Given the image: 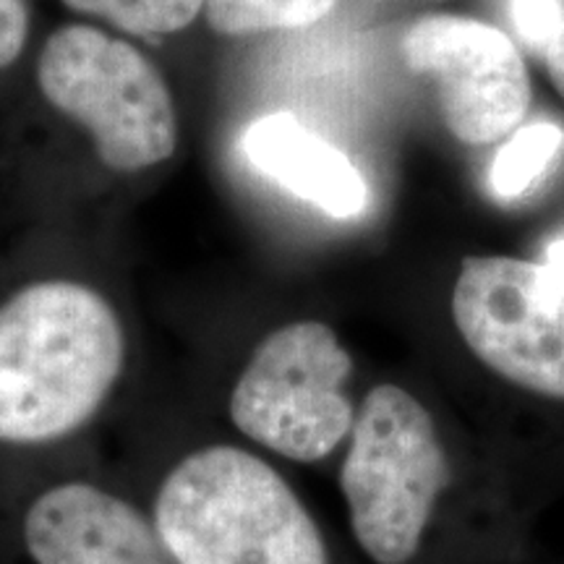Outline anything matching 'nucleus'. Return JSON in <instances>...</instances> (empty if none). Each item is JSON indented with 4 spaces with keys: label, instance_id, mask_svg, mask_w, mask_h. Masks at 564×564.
Returning <instances> with one entry per match:
<instances>
[{
    "label": "nucleus",
    "instance_id": "nucleus-1",
    "mask_svg": "<svg viewBox=\"0 0 564 564\" xmlns=\"http://www.w3.org/2000/svg\"><path fill=\"white\" fill-rule=\"evenodd\" d=\"M333 468L361 564L528 562L523 486L442 394L373 379Z\"/></svg>",
    "mask_w": 564,
    "mask_h": 564
},
{
    "label": "nucleus",
    "instance_id": "nucleus-2",
    "mask_svg": "<svg viewBox=\"0 0 564 564\" xmlns=\"http://www.w3.org/2000/svg\"><path fill=\"white\" fill-rule=\"evenodd\" d=\"M131 335L102 288L51 274L0 301V476L82 453L129 400Z\"/></svg>",
    "mask_w": 564,
    "mask_h": 564
},
{
    "label": "nucleus",
    "instance_id": "nucleus-3",
    "mask_svg": "<svg viewBox=\"0 0 564 564\" xmlns=\"http://www.w3.org/2000/svg\"><path fill=\"white\" fill-rule=\"evenodd\" d=\"M288 470L209 421L158 436L129 478L173 564H352Z\"/></svg>",
    "mask_w": 564,
    "mask_h": 564
},
{
    "label": "nucleus",
    "instance_id": "nucleus-4",
    "mask_svg": "<svg viewBox=\"0 0 564 564\" xmlns=\"http://www.w3.org/2000/svg\"><path fill=\"white\" fill-rule=\"evenodd\" d=\"M449 319L489 384L470 400L474 432L512 474L523 440L564 442V272L541 259L468 253L449 291Z\"/></svg>",
    "mask_w": 564,
    "mask_h": 564
},
{
    "label": "nucleus",
    "instance_id": "nucleus-5",
    "mask_svg": "<svg viewBox=\"0 0 564 564\" xmlns=\"http://www.w3.org/2000/svg\"><path fill=\"white\" fill-rule=\"evenodd\" d=\"M356 356L329 322L267 329L212 394V421L285 468H327L356 426Z\"/></svg>",
    "mask_w": 564,
    "mask_h": 564
},
{
    "label": "nucleus",
    "instance_id": "nucleus-6",
    "mask_svg": "<svg viewBox=\"0 0 564 564\" xmlns=\"http://www.w3.org/2000/svg\"><path fill=\"white\" fill-rule=\"evenodd\" d=\"M6 564H173L144 499L70 453L0 476Z\"/></svg>",
    "mask_w": 564,
    "mask_h": 564
},
{
    "label": "nucleus",
    "instance_id": "nucleus-7",
    "mask_svg": "<svg viewBox=\"0 0 564 564\" xmlns=\"http://www.w3.org/2000/svg\"><path fill=\"white\" fill-rule=\"evenodd\" d=\"M37 82L55 110L91 133L110 171L131 175L173 158L178 116L171 87L131 42L89 24L61 26L42 47Z\"/></svg>",
    "mask_w": 564,
    "mask_h": 564
},
{
    "label": "nucleus",
    "instance_id": "nucleus-8",
    "mask_svg": "<svg viewBox=\"0 0 564 564\" xmlns=\"http://www.w3.org/2000/svg\"><path fill=\"white\" fill-rule=\"evenodd\" d=\"M405 66L426 76L449 133L468 147L510 137L531 108V76L518 45L468 17H423L400 42Z\"/></svg>",
    "mask_w": 564,
    "mask_h": 564
},
{
    "label": "nucleus",
    "instance_id": "nucleus-9",
    "mask_svg": "<svg viewBox=\"0 0 564 564\" xmlns=\"http://www.w3.org/2000/svg\"><path fill=\"white\" fill-rule=\"evenodd\" d=\"M241 150L253 171L333 220H356L369 207V186L348 154L293 112L257 118L243 133Z\"/></svg>",
    "mask_w": 564,
    "mask_h": 564
},
{
    "label": "nucleus",
    "instance_id": "nucleus-10",
    "mask_svg": "<svg viewBox=\"0 0 564 564\" xmlns=\"http://www.w3.org/2000/svg\"><path fill=\"white\" fill-rule=\"evenodd\" d=\"M564 150V131L552 121L520 126L507 137L489 167V188L497 199L512 202L533 192Z\"/></svg>",
    "mask_w": 564,
    "mask_h": 564
},
{
    "label": "nucleus",
    "instance_id": "nucleus-11",
    "mask_svg": "<svg viewBox=\"0 0 564 564\" xmlns=\"http://www.w3.org/2000/svg\"><path fill=\"white\" fill-rule=\"evenodd\" d=\"M337 0H204L207 24L223 37L303 30L329 17Z\"/></svg>",
    "mask_w": 564,
    "mask_h": 564
},
{
    "label": "nucleus",
    "instance_id": "nucleus-12",
    "mask_svg": "<svg viewBox=\"0 0 564 564\" xmlns=\"http://www.w3.org/2000/svg\"><path fill=\"white\" fill-rule=\"evenodd\" d=\"M70 11L110 21L131 34H173L192 26L204 0H63Z\"/></svg>",
    "mask_w": 564,
    "mask_h": 564
},
{
    "label": "nucleus",
    "instance_id": "nucleus-13",
    "mask_svg": "<svg viewBox=\"0 0 564 564\" xmlns=\"http://www.w3.org/2000/svg\"><path fill=\"white\" fill-rule=\"evenodd\" d=\"M514 30L533 53H544L549 40L560 30L564 11L560 0H512Z\"/></svg>",
    "mask_w": 564,
    "mask_h": 564
},
{
    "label": "nucleus",
    "instance_id": "nucleus-14",
    "mask_svg": "<svg viewBox=\"0 0 564 564\" xmlns=\"http://www.w3.org/2000/svg\"><path fill=\"white\" fill-rule=\"evenodd\" d=\"M30 34V13L24 0H0V70L19 58Z\"/></svg>",
    "mask_w": 564,
    "mask_h": 564
},
{
    "label": "nucleus",
    "instance_id": "nucleus-15",
    "mask_svg": "<svg viewBox=\"0 0 564 564\" xmlns=\"http://www.w3.org/2000/svg\"><path fill=\"white\" fill-rule=\"evenodd\" d=\"M541 58L546 63L549 79H552L554 89L564 97V19L560 30L554 32V37L549 40V45L544 47V53H541Z\"/></svg>",
    "mask_w": 564,
    "mask_h": 564
},
{
    "label": "nucleus",
    "instance_id": "nucleus-16",
    "mask_svg": "<svg viewBox=\"0 0 564 564\" xmlns=\"http://www.w3.org/2000/svg\"><path fill=\"white\" fill-rule=\"evenodd\" d=\"M541 262H546L549 267H554V270L564 272V236L554 238V241L546 246L544 259H541Z\"/></svg>",
    "mask_w": 564,
    "mask_h": 564
}]
</instances>
